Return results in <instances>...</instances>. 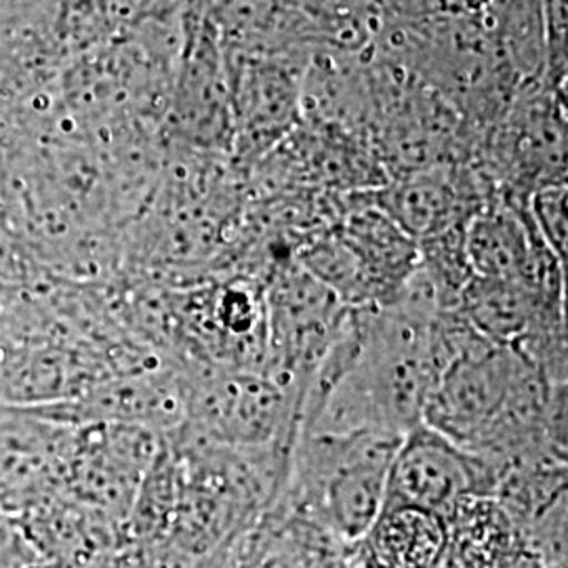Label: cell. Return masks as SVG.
I'll return each instance as SVG.
<instances>
[{"label": "cell", "instance_id": "cell-1", "mask_svg": "<svg viewBox=\"0 0 568 568\" xmlns=\"http://www.w3.org/2000/svg\"><path fill=\"white\" fill-rule=\"evenodd\" d=\"M400 438L297 432L284 509L352 548L384 508L387 469Z\"/></svg>", "mask_w": 568, "mask_h": 568}, {"label": "cell", "instance_id": "cell-2", "mask_svg": "<svg viewBox=\"0 0 568 568\" xmlns=\"http://www.w3.org/2000/svg\"><path fill=\"white\" fill-rule=\"evenodd\" d=\"M495 476L487 462L426 424L400 438L387 469L384 506H408L450 523L469 499L490 497Z\"/></svg>", "mask_w": 568, "mask_h": 568}, {"label": "cell", "instance_id": "cell-3", "mask_svg": "<svg viewBox=\"0 0 568 568\" xmlns=\"http://www.w3.org/2000/svg\"><path fill=\"white\" fill-rule=\"evenodd\" d=\"M192 406L209 436L241 448L276 445L297 426L300 398L267 373H222L199 386Z\"/></svg>", "mask_w": 568, "mask_h": 568}, {"label": "cell", "instance_id": "cell-4", "mask_svg": "<svg viewBox=\"0 0 568 568\" xmlns=\"http://www.w3.org/2000/svg\"><path fill=\"white\" fill-rule=\"evenodd\" d=\"M375 204L417 243L467 222L488 204L474 178L453 164L400 175L375 196Z\"/></svg>", "mask_w": 568, "mask_h": 568}, {"label": "cell", "instance_id": "cell-5", "mask_svg": "<svg viewBox=\"0 0 568 568\" xmlns=\"http://www.w3.org/2000/svg\"><path fill=\"white\" fill-rule=\"evenodd\" d=\"M333 234L361 265L375 307L392 304L419 262V244L373 203L352 206Z\"/></svg>", "mask_w": 568, "mask_h": 568}, {"label": "cell", "instance_id": "cell-6", "mask_svg": "<svg viewBox=\"0 0 568 568\" xmlns=\"http://www.w3.org/2000/svg\"><path fill=\"white\" fill-rule=\"evenodd\" d=\"M459 314L485 339L499 345L518 344L532 328L565 318L562 300H551L527 284L471 276L462 291Z\"/></svg>", "mask_w": 568, "mask_h": 568}, {"label": "cell", "instance_id": "cell-7", "mask_svg": "<svg viewBox=\"0 0 568 568\" xmlns=\"http://www.w3.org/2000/svg\"><path fill=\"white\" fill-rule=\"evenodd\" d=\"M236 112L243 121L244 135L270 138L284 131L295 110L297 89L293 77L281 63H246L239 74Z\"/></svg>", "mask_w": 568, "mask_h": 568}, {"label": "cell", "instance_id": "cell-8", "mask_svg": "<svg viewBox=\"0 0 568 568\" xmlns=\"http://www.w3.org/2000/svg\"><path fill=\"white\" fill-rule=\"evenodd\" d=\"M528 215L554 255L567 262V185L551 183L530 194Z\"/></svg>", "mask_w": 568, "mask_h": 568}]
</instances>
